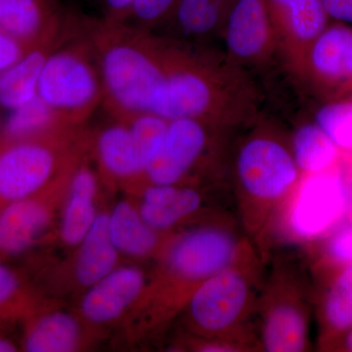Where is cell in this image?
I'll return each instance as SVG.
<instances>
[{
    "instance_id": "cell-25",
    "label": "cell",
    "mask_w": 352,
    "mask_h": 352,
    "mask_svg": "<svg viewBox=\"0 0 352 352\" xmlns=\"http://www.w3.org/2000/svg\"><path fill=\"white\" fill-rule=\"evenodd\" d=\"M109 233L119 252L142 258L152 254L159 244L157 231L146 223L139 210L122 201L108 215Z\"/></svg>"
},
{
    "instance_id": "cell-33",
    "label": "cell",
    "mask_w": 352,
    "mask_h": 352,
    "mask_svg": "<svg viewBox=\"0 0 352 352\" xmlns=\"http://www.w3.org/2000/svg\"><path fill=\"white\" fill-rule=\"evenodd\" d=\"M20 292V281L15 273L0 263V309L10 305L18 298Z\"/></svg>"
},
{
    "instance_id": "cell-26",
    "label": "cell",
    "mask_w": 352,
    "mask_h": 352,
    "mask_svg": "<svg viewBox=\"0 0 352 352\" xmlns=\"http://www.w3.org/2000/svg\"><path fill=\"white\" fill-rule=\"evenodd\" d=\"M68 127L74 126L62 122L52 109L36 96L10 111L2 129L1 142L43 138Z\"/></svg>"
},
{
    "instance_id": "cell-1",
    "label": "cell",
    "mask_w": 352,
    "mask_h": 352,
    "mask_svg": "<svg viewBox=\"0 0 352 352\" xmlns=\"http://www.w3.org/2000/svg\"><path fill=\"white\" fill-rule=\"evenodd\" d=\"M156 34L164 82L152 113L166 120H199L233 131L261 117V88L223 50Z\"/></svg>"
},
{
    "instance_id": "cell-36",
    "label": "cell",
    "mask_w": 352,
    "mask_h": 352,
    "mask_svg": "<svg viewBox=\"0 0 352 352\" xmlns=\"http://www.w3.org/2000/svg\"><path fill=\"white\" fill-rule=\"evenodd\" d=\"M324 351L352 352V326L328 344Z\"/></svg>"
},
{
    "instance_id": "cell-32",
    "label": "cell",
    "mask_w": 352,
    "mask_h": 352,
    "mask_svg": "<svg viewBox=\"0 0 352 352\" xmlns=\"http://www.w3.org/2000/svg\"><path fill=\"white\" fill-rule=\"evenodd\" d=\"M29 50L0 27V74L19 61Z\"/></svg>"
},
{
    "instance_id": "cell-14",
    "label": "cell",
    "mask_w": 352,
    "mask_h": 352,
    "mask_svg": "<svg viewBox=\"0 0 352 352\" xmlns=\"http://www.w3.org/2000/svg\"><path fill=\"white\" fill-rule=\"evenodd\" d=\"M0 27L32 48L66 34L68 9L60 0H0Z\"/></svg>"
},
{
    "instance_id": "cell-34",
    "label": "cell",
    "mask_w": 352,
    "mask_h": 352,
    "mask_svg": "<svg viewBox=\"0 0 352 352\" xmlns=\"http://www.w3.org/2000/svg\"><path fill=\"white\" fill-rule=\"evenodd\" d=\"M135 0H98L100 17L111 22H124Z\"/></svg>"
},
{
    "instance_id": "cell-5",
    "label": "cell",
    "mask_w": 352,
    "mask_h": 352,
    "mask_svg": "<svg viewBox=\"0 0 352 352\" xmlns=\"http://www.w3.org/2000/svg\"><path fill=\"white\" fill-rule=\"evenodd\" d=\"M85 138L82 127H68L43 138L0 142V204L36 195L69 177Z\"/></svg>"
},
{
    "instance_id": "cell-2",
    "label": "cell",
    "mask_w": 352,
    "mask_h": 352,
    "mask_svg": "<svg viewBox=\"0 0 352 352\" xmlns=\"http://www.w3.org/2000/svg\"><path fill=\"white\" fill-rule=\"evenodd\" d=\"M75 16L98 65L106 111L113 118L151 112L164 82L157 34L76 11Z\"/></svg>"
},
{
    "instance_id": "cell-21",
    "label": "cell",
    "mask_w": 352,
    "mask_h": 352,
    "mask_svg": "<svg viewBox=\"0 0 352 352\" xmlns=\"http://www.w3.org/2000/svg\"><path fill=\"white\" fill-rule=\"evenodd\" d=\"M97 177L85 163H78L69 176V197L62 220L61 236L67 245H80L98 215L94 198Z\"/></svg>"
},
{
    "instance_id": "cell-8",
    "label": "cell",
    "mask_w": 352,
    "mask_h": 352,
    "mask_svg": "<svg viewBox=\"0 0 352 352\" xmlns=\"http://www.w3.org/2000/svg\"><path fill=\"white\" fill-rule=\"evenodd\" d=\"M289 198L292 232L305 240L328 237L351 208L352 184L344 162L332 170L300 176Z\"/></svg>"
},
{
    "instance_id": "cell-31",
    "label": "cell",
    "mask_w": 352,
    "mask_h": 352,
    "mask_svg": "<svg viewBox=\"0 0 352 352\" xmlns=\"http://www.w3.org/2000/svg\"><path fill=\"white\" fill-rule=\"evenodd\" d=\"M324 247L325 267L352 263V224L339 227L328 236Z\"/></svg>"
},
{
    "instance_id": "cell-3",
    "label": "cell",
    "mask_w": 352,
    "mask_h": 352,
    "mask_svg": "<svg viewBox=\"0 0 352 352\" xmlns=\"http://www.w3.org/2000/svg\"><path fill=\"white\" fill-rule=\"evenodd\" d=\"M242 141L233 161V173L245 221L258 235L273 208L289 198L302 173L289 143L270 122L258 118Z\"/></svg>"
},
{
    "instance_id": "cell-13",
    "label": "cell",
    "mask_w": 352,
    "mask_h": 352,
    "mask_svg": "<svg viewBox=\"0 0 352 352\" xmlns=\"http://www.w3.org/2000/svg\"><path fill=\"white\" fill-rule=\"evenodd\" d=\"M264 305L261 344L268 352L307 351L309 314L298 289H272Z\"/></svg>"
},
{
    "instance_id": "cell-39",
    "label": "cell",
    "mask_w": 352,
    "mask_h": 352,
    "mask_svg": "<svg viewBox=\"0 0 352 352\" xmlns=\"http://www.w3.org/2000/svg\"><path fill=\"white\" fill-rule=\"evenodd\" d=\"M349 99H352V94L351 95V96L349 97Z\"/></svg>"
},
{
    "instance_id": "cell-24",
    "label": "cell",
    "mask_w": 352,
    "mask_h": 352,
    "mask_svg": "<svg viewBox=\"0 0 352 352\" xmlns=\"http://www.w3.org/2000/svg\"><path fill=\"white\" fill-rule=\"evenodd\" d=\"M289 146L302 175L332 170L344 160V153L314 120L296 127Z\"/></svg>"
},
{
    "instance_id": "cell-15",
    "label": "cell",
    "mask_w": 352,
    "mask_h": 352,
    "mask_svg": "<svg viewBox=\"0 0 352 352\" xmlns=\"http://www.w3.org/2000/svg\"><path fill=\"white\" fill-rule=\"evenodd\" d=\"M237 0H179L170 18L155 34L193 44L219 39L227 14Z\"/></svg>"
},
{
    "instance_id": "cell-11",
    "label": "cell",
    "mask_w": 352,
    "mask_h": 352,
    "mask_svg": "<svg viewBox=\"0 0 352 352\" xmlns=\"http://www.w3.org/2000/svg\"><path fill=\"white\" fill-rule=\"evenodd\" d=\"M274 25L282 60L303 80L308 51L330 24L323 0H264Z\"/></svg>"
},
{
    "instance_id": "cell-18",
    "label": "cell",
    "mask_w": 352,
    "mask_h": 352,
    "mask_svg": "<svg viewBox=\"0 0 352 352\" xmlns=\"http://www.w3.org/2000/svg\"><path fill=\"white\" fill-rule=\"evenodd\" d=\"M327 279L318 302L319 349L323 351L352 326V263L325 267Z\"/></svg>"
},
{
    "instance_id": "cell-30",
    "label": "cell",
    "mask_w": 352,
    "mask_h": 352,
    "mask_svg": "<svg viewBox=\"0 0 352 352\" xmlns=\"http://www.w3.org/2000/svg\"><path fill=\"white\" fill-rule=\"evenodd\" d=\"M179 0H135L124 24L145 32H154L168 21Z\"/></svg>"
},
{
    "instance_id": "cell-9",
    "label": "cell",
    "mask_w": 352,
    "mask_h": 352,
    "mask_svg": "<svg viewBox=\"0 0 352 352\" xmlns=\"http://www.w3.org/2000/svg\"><path fill=\"white\" fill-rule=\"evenodd\" d=\"M248 245L221 224L194 229L175 241L166 254V272L173 282L194 289L239 258Z\"/></svg>"
},
{
    "instance_id": "cell-20",
    "label": "cell",
    "mask_w": 352,
    "mask_h": 352,
    "mask_svg": "<svg viewBox=\"0 0 352 352\" xmlns=\"http://www.w3.org/2000/svg\"><path fill=\"white\" fill-rule=\"evenodd\" d=\"M203 196L196 188L183 184H149L139 208L148 226L160 232L168 230L198 212Z\"/></svg>"
},
{
    "instance_id": "cell-12",
    "label": "cell",
    "mask_w": 352,
    "mask_h": 352,
    "mask_svg": "<svg viewBox=\"0 0 352 352\" xmlns=\"http://www.w3.org/2000/svg\"><path fill=\"white\" fill-rule=\"evenodd\" d=\"M303 80L328 101L351 95V25L333 21L319 34L308 51Z\"/></svg>"
},
{
    "instance_id": "cell-29",
    "label": "cell",
    "mask_w": 352,
    "mask_h": 352,
    "mask_svg": "<svg viewBox=\"0 0 352 352\" xmlns=\"http://www.w3.org/2000/svg\"><path fill=\"white\" fill-rule=\"evenodd\" d=\"M314 122L346 155H352V99L342 98L323 104Z\"/></svg>"
},
{
    "instance_id": "cell-23",
    "label": "cell",
    "mask_w": 352,
    "mask_h": 352,
    "mask_svg": "<svg viewBox=\"0 0 352 352\" xmlns=\"http://www.w3.org/2000/svg\"><path fill=\"white\" fill-rule=\"evenodd\" d=\"M76 274L83 286L91 287L115 270L119 251L109 233L108 215L95 219L89 232L80 243Z\"/></svg>"
},
{
    "instance_id": "cell-27",
    "label": "cell",
    "mask_w": 352,
    "mask_h": 352,
    "mask_svg": "<svg viewBox=\"0 0 352 352\" xmlns=\"http://www.w3.org/2000/svg\"><path fill=\"white\" fill-rule=\"evenodd\" d=\"M80 328L71 315L55 312L34 322L25 335V351L69 352L78 346Z\"/></svg>"
},
{
    "instance_id": "cell-35",
    "label": "cell",
    "mask_w": 352,
    "mask_h": 352,
    "mask_svg": "<svg viewBox=\"0 0 352 352\" xmlns=\"http://www.w3.org/2000/svg\"><path fill=\"white\" fill-rule=\"evenodd\" d=\"M331 21L352 27V0H323Z\"/></svg>"
},
{
    "instance_id": "cell-6",
    "label": "cell",
    "mask_w": 352,
    "mask_h": 352,
    "mask_svg": "<svg viewBox=\"0 0 352 352\" xmlns=\"http://www.w3.org/2000/svg\"><path fill=\"white\" fill-rule=\"evenodd\" d=\"M254 254L248 245L232 264L208 278L189 296L192 324L208 340H238V329L256 298L258 264Z\"/></svg>"
},
{
    "instance_id": "cell-38",
    "label": "cell",
    "mask_w": 352,
    "mask_h": 352,
    "mask_svg": "<svg viewBox=\"0 0 352 352\" xmlns=\"http://www.w3.org/2000/svg\"><path fill=\"white\" fill-rule=\"evenodd\" d=\"M351 183H352V170L351 171ZM349 223L352 224V199H351V208H349Z\"/></svg>"
},
{
    "instance_id": "cell-4",
    "label": "cell",
    "mask_w": 352,
    "mask_h": 352,
    "mask_svg": "<svg viewBox=\"0 0 352 352\" xmlns=\"http://www.w3.org/2000/svg\"><path fill=\"white\" fill-rule=\"evenodd\" d=\"M50 53L39 78L38 96L69 126L83 127L103 106L104 88L94 51L78 30Z\"/></svg>"
},
{
    "instance_id": "cell-16",
    "label": "cell",
    "mask_w": 352,
    "mask_h": 352,
    "mask_svg": "<svg viewBox=\"0 0 352 352\" xmlns=\"http://www.w3.org/2000/svg\"><path fill=\"white\" fill-rule=\"evenodd\" d=\"M144 287V274L138 268L113 270L88 291L82 303V314L94 323L115 320L138 300Z\"/></svg>"
},
{
    "instance_id": "cell-22",
    "label": "cell",
    "mask_w": 352,
    "mask_h": 352,
    "mask_svg": "<svg viewBox=\"0 0 352 352\" xmlns=\"http://www.w3.org/2000/svg\"><path fill=\"white\" fill-rule=\"evenodd\" d=\"M95 136V150L106 175L117 179L142 177L131 131L126 122L113 117Z\"/></svg>"
},
{
    "instance_id": "cell-10",
    "label": "cell",
    "mask_w": 352,
    "mask_h": 352,
    "mask_svg": "<svg viewBox=\"0 0 352 352\" xmlns=\"http://www.w3.org/2000/svg\"><path fill=\"white\" fill-rule=\"evenodd\" d=\"M219 39L229 59L250 75L274 57L283 61L264 0H237L227 14Z\"/></svg>"
},
{
    "instance_id": "cell-17",
    "label": "cell",
    "mask_w": 352,
    "mask_h": 352,
    "mask_svg": "<svg viewBox=\"0 0 352 352\" xmlns=\"http://www.w3.org/2000/svg\"><path fill=\"white\" fill-rule=\"evenodd\" d=\"M50 208L32 196L6 204L0 210V252L15 256L32 247L50 222Z\"/></svg>"
},
{
    "instance_id": "cell-28",
    "label": "cell",
    "mask_w": 352,
    "mask_h": 352,
    "mask_svg": "<svg viewBox=\"0 0 352 352\" xmlns=\"http://www.w3.org/2000/svg\"><path fill=\"white\" fill-rule=\"evenodd\" d=\"M116 119L126 122L129 127L138 163L144 175L146 168L163 142L170 120L152 112L135 113Z\"/></svg>"
},
{
    "instance_id": "cell-37",
    "label": "cell",
    "mask_w": 352,
    "mask_h": 352,
    "mask_svg": "<svg viewBox=\"0 0 352 352\" xmlns=\"http://www.w3.org/2000/svg\"><path fill=\"white\" fill-rule=\"evenodd\" d=\"M16 351H17L16 346L10 340L0 338V352H13Z\"/></svg>"
},
{
    "instance_id": "cell-7",
    "label": "cell",
    "mask_w": 352,
    "mask_h": 352,
    "mask_svg": "<svg viewBox=\"0 0 352 352\" xmlns=\"http://www.w3.org/2000/svg\"><path fill=\"white\" fill-rule=\"evenodd\" d=\"M232 129L194 119L170 120L143 177L149 184H182L201 166L221 164Z\"/></svg>"
},
{
    "instance_id": "cell-19",
    "label": "cell",
    "mask_w": 352,
    "mask_h": 352,
    "mask_svg": "<svg viewBox=\"0 0 352 352\" xmlns=\"http://www.w3.org/2000/svg\"><path fill=\"white\" fill-rule=\"evenodd\" d=\"M69 23L68 31L61 38L30 48L19 61L0 74V107L13 111L38 96L44 64L50 53L73 31Z\"/></svg>"
}]
</instances>
